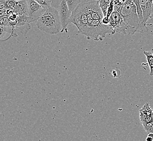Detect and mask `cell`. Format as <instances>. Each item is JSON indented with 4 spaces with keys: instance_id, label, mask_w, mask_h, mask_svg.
<instances>
[{
    "instance_id": "1",
    "label": "cell",
    "mask_w": 153,
    "mask_h": 141,
    "mask_svg": "<svg viewBox=\"0 0 153 141\" xmlns=\"http://www.w3.org/2000/svg\"><path fill=\"white\" fill-rule=\"evenodd\" d=\"M39 30L49 34H56L62 32V27L58 9L51 7L36 21Z\"/></svg>"
},
{
    "instance_id": "2",
    "label": "cell",
    "mask_w": 153,
    "mask_h": 141,
    "mask_svg": "<svg viewBox=\"0 0 153 141\" xmlns=\"http://www.w3.org/2000/svg\"><path fill=\"white\" fill-rule=\"evenodd\" d=\"M119 12L127 25V35H133L138 32L140 19L135 4L129 0L121 7Z\"/></svg>"
},
{
    "instance_id": "3",
    "label": "cell",
    "mask_w": 153,
    "mask_h": 141,
    "mask_svg": "<svg viewBox=\"0 0 153 141\" xmlns=\"http://www.w3.org/2000/svg\"><path fill=\"white\" fill-rule=\"evenodd\" d=\"M69 23L74 24L76 27L78 33L81 32L88 26V18L84 3L81 2L72 12Z\"/></svg>"
},
{
    "instance_id": "4",
    "label": "cell",
    "mask_w": 153,
    "mask_h": 141,
    "mask_svg": "<svg viewBox=\"0 0 153 141\" xmlns=\"http://www.w3.org/2000/svg\"><path fill=\"white\" fill-rule=\"evenodd\" d=\"M109 25L111 27L113 34L123 33L127 35V26L120 13L114 10L109 18Z\"/></svg>"
},
{
    "instance_id": "5",
    "label": "cell",
    "mask_w": 153,
    "mask_h": 141,
    "mask_svg": "<svg viewBox=\"0 0 153 141\" xmlns=\"http://www.w3.org/2000/svg\"><path fill=\"white\" fill-rule=\"evenodd\" d=\"M57 9L59 12L60 19L62 27L61 33H62L67 29V27L70 24L69 21L72 15V12L68 8L66 0H62Z\"/></svg>"
},
{
    "instance_id": "6",
    "label": "cell",
    "mask_w": 153,
    "mask_h": 141,
    "mask_svg": "<svg viewBox=\"0 0 153 141\" xmlns=\"http://www.w3.org/2000/svg\"><path fill=\"white\" fill-rule=\"evenodd\" d=\"M28 4V16L32 19L33 22L44 14L46 9L38 3L36 0H26Z\"/></svg>"
},
{
    "instance_id": "7",
    "label": "cell",
    "mask_w": 153,
    "mask_h": 141,
    "mask_svg": "<svg viewBox=\"0 0 153 141\" xmlns=\"http://www.w3.org/2000/svg\"><path fill=\"white\" fill-rule=\"evenodd\" d=\"M140 119L142 125L153 122V110L149 103H146L140 110Z\"/></svg>"
},
{
    "instance_id": "8",
    "label": "cell",
    "mask_w": 153,
    "mask_h": 141,
    "mask_svg": "<svg viewBox=\"0 0 153 141\" xmlns=\"http://www.w3.org/2000/svg\"><path fill=\"white\" fill-rule=\"evenodd\" d=\"M140 1L143 14L144 22L147 24L148 21L150 19L153 0H140Z\"/></svg>"
},
{
    "instance_id": "9",
    "label": "cell",
    "mask_w": 153,
    "mask_h": 141,
    "mask_svg": "<svg viewBox=\"0 0 153 141\" xmlns=\"http://www.w3.org/2000/svg\"><path fill=\"white\" fill-rule=\"evenodd\" d=\"M130 1H131L133 3L135 4L136 8H137V13H138V17L140 19V27H139L138 32H147L148 31V29L147 24L144 22L143 14L142 10L140 0H130Z\"/></svg>"
},
{
    "instance_id": "10",
    "label": "cell",
    "mask_w": 153,
    "mask_h": 141,
    "mask_svg": "<svg viewBox=\"0 0 153 141\" xmlns=\"http://www.w3.org/2000/svg\"><path fill=\"white\" fill-rule=\"evenodd\" d=\"M14 9L18 15H25L28 16V4L26 0L17 1Z\"/></svg>"
},
{
    "instance_id": "11",
    "label": "cell",
    "mask_w": 153,
    "mask_h": 141,
    "mask_svg": "<svg viewBox=\"0 0 153 141\" xmlns=\"http://www.w3.org/2000/svg\"><path fill=\"white\" fill-rule=\"evenodd\" d=\"M143 54L146 56L148 64L150 68V76H153V53L150 51H144Z\"/></svg>"
},
{
    "instance_id": "12",
    "label": "cell",
    "mask_w": 153,
    "mask_h": 141,
    "mask_svg": "<svg viewBox=\"0 0 153 141\" xmlns=\"http://www.w3.org/2000/svg\"><path fill=\"white\" fill-rule=\"evenodd\" d=\"M112 0H99V3L100 8L103 12L104 17H106L108 14V10L109 6Z\"/></svg>"
},
{
    "instance_id": "13",
    "label": "cell",
    "mask_w": 153,
    "mask_h": 141,
    "mask_svg": "<svg viewBox=\"0 0 153 141\" xmlns=\"http://www.w3.org/2000/svg\"><path fill=\"white\" fill-rule=\"evenodd\" d=\"M69 9L72 12L77 6L82 2V0H66Z\"/></svg>"
},
{
    "instance_id": "14",
    "label": "cell",
    "mask_w": 153,
    "mask_h": 141,
    "mask_svg": "<svg viewBox=\"0 0 153 141\" xmlns=\"http://www.w3.org/2000/svg\"><path fill=\"white\" fill-rule=\"evenodd\" d=\"M45 9H47L52 6V1L50 0H36Z\"/></svg>"
},
{
    "instance_id": "15",
    "label": "cell",
    "mask_w": 153,
    "mask_h": 141,
    "mask_svg": "<svg viewBox=\"0 0 153 141\" xmlns=\"http://www.w3.org/2000/svg\"><path fill=\"white\" fill-rule=\"evenodd\" d=\"M142 125L143 126L144 130L147 132L148 134H149V133L153 134V122L149 123L142 124Z\"/></svg>"
},
{
    "instance_id": "16",
    "label": "cell",
    "mask_w": 153,
    "mask_h": 141,
    "mask_svg": "<svg viewBox=\"0 0 153 141\" xmlns=\"http://www.w3.org/2000/svg\"><path fill=\"white\" fill-rule=\"evenodd\" d=\"M129 0H113V2L114 3V6L122 7L127 3Z\"/></svg>"
},
{
    "instance_id": "17",
    "label": "cell",
    "mask_w": 153,
    "mask_h": 141,
    "mask_svg": "<svg viewBox=\"0 0 153 141\" xmlns=\"http://www.w3.org/2000/svg\"><path fill=\"white\" fill-rule=\"evenodd\" d=\"M8 0H0V7H1V8L5 7L4 4H5V3Z\"/></svg>"
},
{
    "instance_id": "18",
    "label": "cell",
    "mask_w": 153,
    "mask_h": 141,
    "mask_svg": "<svg viewBox=\"0 0 153 141\" xmlns=\"http://www.w3.org/2000/svg\"><path fill=\"white\" fill-rule=\"evenodd\" d=\"M146 141H153V138H152L151 137H149L148 136L146 138Z\"/></svg>"
},
{
    "instance_id": "19",
    "label": "cell",
    "mask_w": 153,
    "mask_h": 141,
    "mask_svg": "<svg viewBox=\"0 0 153 141\" xmlns=\"http://www.w3.org/2000/svg\"><path fill=\"white\" fill-rule=\"evenodd\" d=\"M153 18V6H152V13H151V15H150V18Z\"/></svg>"
},
{
    "instance_id": "20",
    "label": "cell",
    "mask_w": 153,
    "mask_h": 141,
    "mask_svg": "<svg viewBox=\"0 0 153 141\" xmlns=\"http://www.w3.org/2000/svg\"><path fill=\"white\" fill-rule=\"evenodd\" d=\"M89 0H82V2H85V1H88Z\"/></svg>"
},
{
    "instance_id": "21",
    "label": "cell",
    "mask_w": 153,
    "mask_h": 141,
    "mask_svg": "<svg viewBox=\"0 0 153 141\" xmlns=\"http://www.w3.org/2000/svg\"><path fill=\"white\" fill-rule=\"evenodd\" d=\"M95 1H99V0H95Z\"/></svg>"
},
{
    "instance_id": "22",
    "label": "cell",
    "mask_w": 153,
    "mask_h": 141,
    "mask_svg": "<svg viewBox=\"0 0 153 141\" xmlns=\"http://www.w3.org/2000/svg\"><path fill=\"white\" fill-rule=\"evenodd\" d=\"M50 1H52V0H50Z\"/></svg>"
}]
</instances>
